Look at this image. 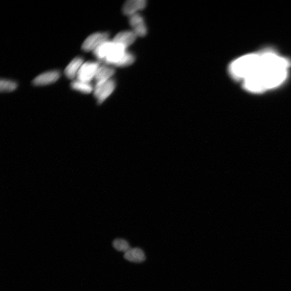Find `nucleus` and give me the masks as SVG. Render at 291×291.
<instances>
[{
    "mask_svg": "<svg viewBox=\"0 0 291 291\" xmlns=\"http://www.w3.org/2000/svg\"><path fill=\"white\" fill-rule=\"evenodd\" d=\"M244 78L246 88L259 92L276 87L286 78L287 63L283 58L272 53L259 55L257 61Z\"/></svg>",
    "mask_w": 291,
    "mask_h": 291,
    "instance_id": "1",
    "label": "nucleus"
},
{
    "mask_svg": "<svg viewBox=\"0 0 291 291\" xmlns=\"http://www.w3.org/2000/svg\"><path fill=\"white\" fill-rule=\"evenodd\" d=\"M99 61L107 64L118 67H125L132 64L135 57L127 51L126 48L121 44L113 41L105 42L93 52Z\"/></svg>",
    "mask_w": 291,
    "mask_h": 291,
    "instance_id": "2",
    "label": "nucleus"
},
{
    "mask_svg": "<svg viewBox=\"0 0 291 291\" xmlns=\"http://www.w3.org/2000/svg\"><path fill=\"white\" fill-rule=\"evenodd\" d=\"M116 87V84L113 79L105 82L96 83L94 92L98 104H102L113 93Z\"/></svg>",
    "mask_w": 291,
    "mask_h": 291,
    "instance_id": "3",
    "label": "nucleus"
},
{
    "mask_svg": "<svg viewBox=\"0 0 291 291\" xmlns=\"http://www.w3.org/2000/svg\"><path fill=\"white\" fill-rule=\"evenodd\" d=\"M109 36L107 32H98L90 35L85 40L82 49L85 52H94L100 46L108 41Z\"/></svg>",
    "mask_w": 291,
    "mask_h": 291,
    "instance_id": "4",
    "label": "nucleus"
},
{
    "mask_svg": "<svg viewBox=\"0 0 291 291\" xmlns=\"http://www.w3.org/2000/svg\"><path fill=\"white\" fill-rule=\"evenodd\" d=\"M100 63L96 61H87L84 62L77 76V79L79 81L90 83L93 79H95L96 73Z\"/></svg>",
    "mask_w": 291,
    "mask_h": 291,
    "instance_id": "5",
    "label": "nucleus"
},
{
    "mask_svg": "<svg viewBox=\"0 0 291 291\" xmlns=\"http://www.w3.org/2000/svg\"><path fill=\"white\" fill-rule=\"evenodd\" d=\"M58 70H50L37 76L33 81L35 86H45L52 84L58 81L60 77Z\"/></svg>",
    "mask_w": 291,
    "mask_h": 291,
    "instance_id": "6",
    "label": "nucleus"
},
{
    "mask_svg": "<svg viewBox=\"0 0 291 291\" xmlns=\"http://www.w3.org/2000/svg\"><path fill=\"white\" fill-rule=\"evenodd\" d=\"M129 24L137 37H144L147 34V29L144 18L140 14H136L130 16Z\"/></svg>",
    "mask_w": 291,
    "mask_h": 291,
    "instance_id": "7",
    "label": "nucleus"
},
{
    "mask_svg": "<svg viewBox=\"0 0 291 291\" xmlns=\"http://www.w3.org/2000/svg\"><path fill=\"white\" fill-rule=\"evenodd\" d=\"M147 3L145 0H130L125 3L123 7V13L128 16H131L138 12L142 11L146 6Z\"/></svg>",
    "mask_w": 291,
    "mask_h": 291,
    "instance_id": "8",
    "label": "nucleus"
},
{
    "mask_svg": "<svg viewBox=\"0 0 291 291\" xmlns=\"http://www.w3.org/2000/svg\"><path fill=\"white\" fill-rule=\"evenodd\" d=\"M84 63V59L81 57L74 58L65 69L64 73L67 78L74 79L77 77L79 70Z\"/></svg>",
    "mask_w": 291,
    "mask_h": 291,
    "instance_id": "9",
    "label": "nucleus"
},
{
    "mask_svg": "<svg viewBox=\"0 0 291 291\" xmlns=\"http://www.w3.org/2000/svg\"><path fill=\"white\" fill-rule=\"evenodd\" d=\"M137 37V36L133 31H124L116 35L113 41L127 49L135 42Z\"/></svg>",
    "mask_w": 291,
    "mask_h": 291,
    "instance_id": "10",
    "label": "nucleus"
},
{
    "mask_svg": "<svg viewBox=\"0 0 291 291\" xmlns=\"http://www.w3.org/2000/svg\"><path fill=\"white\" fill-rule=\"evenodd\" d=\"M124 258L129 262L140 263L146 259L143 250L138 248H130L125 253Z\"/></svg>",
    "mask_w": 291,
    "mask_h": 291,
    "instance_id": "11",
    "label": "nucleus"
},
{
    "mask_svg": "<svg viewBox=\"0 0 291 291\" xmlns=\"http://www.w3.org/2000/svg\"><path fill=\"white\" fill-rule=\"evenodd\" d=\"M115 70L107 65H100L96 73L95 79L96 83L103 82L112 79Z\"/></svg>",
    "mask_w": 291,
    "mask_h": 291,
    "instance_id": "12",
    "label": "nucleus"
},
{
    "mask_svg": "<svg viewBox=\"0 0 291 291\" xmlns=\"http://www.w3.org/2000/svg\"><path fill=\"white\" fill-rule=\"evenodd\" d=\"M70 85L76 91L85 94H89L94 90L91 83L79 81L78 79L75 80Z\"/></svg>",
    "mask_w": 291,
    "mask_h": 291,
    "instance_id": "13",
    "label": "nucleus"
},
{
    "mask_svg": "<svg viewBox=\"0 0 291 291\" xmlns=\"http://www.w3.org/2000/svg\"><path fill=\"white\" fill-rule=\"evenodd\" d=\"M17 87V84L11 80L2 79L0 81V91L2 93L14 92Z\"/></svg>",
    "mask_w": 291,
    "mask_h": 291,
    "instance_id": "14",
    "label": "nucleus"
},
{
    "mask_svg": "<svg viewBox=\"0 0 291 291\" xmlns=\"http://www.w3.org/2000/svg\"><path fill=\"white\" fill-rule=\"evenodd\" d=\"M113 246L118 252H124L125 253L130 249L129 243L123 239H115L113 242Z\"/></svg>",
    "mask_w": 291,
    "mask_h": 291,
    "instance_id": "15",
    "label": "nucleus"
}]
</instances>
